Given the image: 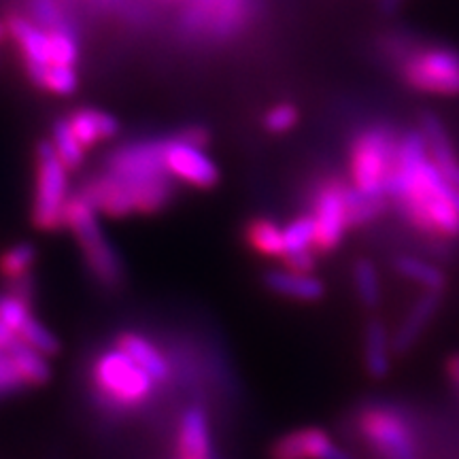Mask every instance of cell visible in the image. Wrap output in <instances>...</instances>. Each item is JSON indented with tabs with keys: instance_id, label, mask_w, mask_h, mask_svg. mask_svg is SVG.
Segmentation results:
<instances>
[{
	"instance_id": "1",
	"label": "cell",
	"mask_w": 459,
	"mask_h": 459,
	"mask_svg": "<svg viewBox=\"0 0 459 459\" xmlns=\"http://www.w3.org/2000/svg\"><path fill=\"white\" fill-rule=\"evenodd\" d=\"M381 49L398 65L402 82L409 88L434 96H459V49L419 43L400 32L387 34Z\"/></svg>"
},
{
	"instance_id": "2",
	"label": "cell",
	"mask_w": 459,
	"mask_h": 459,
	"mask_svg": "<svg viewBox=\"0 0 459 459\" xmlns=\"http://www.w3.org/2000/svg\"><path fill=\"white\" fill-rule=\"evenodd\" d=\"M175 192V179L169 175L153 179H128V177L100 172L83 186L82 196L111 220H124L130 215L160 213L170 203Z\"/></svg>"
},
{
	"instance_id": "3",
	"label": "cell",
	"mask_w": 459,
	"mask_h": 459,
	"mask_svg": "<svg viewBox=\"0 0 459 459\" xmlns=\"http://www.w3.org/2000/svg\"><path fill=\"white\" fill-rule=\"evenodd\" d=\"M90 381L102 404L115 411H134L147 404L158 385L117 344L91 361Z\"/></svg>"
},
{
	"instance_id": "4",
	"label": "cell",
	"mask_w": 459,
	"mask_h": 459,
	"mask_svg": "<svg viewBox=\"0 0 459 459\" xmlns=\"http://www.w3.org/2000/svg\"><path fill=\"white\" fill-rule=\"evenodd\" d=\"M99 215V211L82 194H77L68 200L65 226L71 230L74 240H77L91 277L105 287H117L122 283L124 266L119 254L107 237L105 228L100 226Z\"/></svg>"
},
{
	"instance_id": "5",
	"label": "cell",
	"mask_w": 459,
	"mask_h": 459,
	"mask_svg": "<svg viewBox=\"0 0 459 459\" xmlns=\"http://www.w3.org/2000/svg\"><path fill=\"white\" fill-rule=\"evenodd\" d=\"M398 143L394 128L385 124L370 126L355 136L349 153L355 189L370 196H387L385 187L398 160Z\"/></svg>"
},
{
	"instance_id": "6",
	"label": "cell",
	"mask_w": 459,
	"mask_h": 459,
	"mask_svg": "<svg viewBox=\"0 0 459 459\" xmlns=\"http://www.w3.org/2000/svg\"><path fill=\"white\" fill-rule=\"evenodd\" d=\"M68 194V169L57 158L51 141H39L37 175H34L32 223L43 232L65 228Z\"/></svg>"
},
{
	"instance_id": "7",
	"label": "cell",
	"mask_w": 459,
	"mask_h": 459,
	"mask_svg": "<svg viewBox=\"0 0 459 459\" xmlns=\"http://www.w3.org/2000/svg\"><path fill=\"white\" fill-rule=\"evenodd\" d=\"M344 189L347 186L341 179H328L315 194L311 215L315 221V249H317V254L334 251L349 230Z\"/></svg>"
},
{
	"instance_id": "8",
	"label": "cell",
	"mask_w": 459,
	"mask_h": 459,
	"mask_svg": "<svg viewBox=\"0 0 459 459\" xmlns=\"http://www.w3.org/2000/svg\"><path fill=\"white\" fill-rule=\"evenodd\" d=\"M359 429L385 459H417L409 426L389 409H366L359 415Z\"/></svg>"
},
{
	"instance_id": "9",
	"label": "cell",
	"mask_w": 459,
	"mask_h": 459,
	"mask_svg": "<svg viewBox=\"0 0 459 459\" xmlns=\"http://www.w3.org/2000/svg\"><path fill=\"white\" fill-rule=\"evenodd\" d=\"M164 164L175 181L196 189H211L220 183L217 164L204 153V149L187 145L175 136L164 143Z\"/></svg>"
},
{
	"instance_id": "10",
	"label": "cell",
	"mask_w": 459,
	"mask_h": 459,
	"mask_svg": "<svg viewBox=\"0 0 459 459\" xmlns=\"http://www.w3.org/2000/svg\"><path fill=\"white\" fill-rule=\"evenodd\" d=\"M166 141H141L115 149L107 160L108 172L128 179H152V177L169 175L164 164Z\"/></svg>"
},
{
	"instance_id": "11",
	"label": "cell",
	"mask_w": 459,
	"mask_h": 459,
	"mask_svg": "<svg viewBox=\"0 0 459 459\" xmlns=\"http://www.w3.org/2000/svg\"><path fill=\"white\" fill-rule=\"evenodd\" d=\"M271 459H353L321 428H302L281 436L271 449Z\"/></svg>"
},
{
	"instance_id": "12",
	"label": "cell",
	"mask_w": 459,
	"mask_h": 459,
	"mask_svg": "<svg viewBox=\"0 0 459 459\" xmlns=\"http://www.w3.org/2000/svg\"><path fill=\"white\" fill-rule=\"evenodd\" d=\"M175 459H217L211 421L204 409L189 406L181 412L175 432Z\"/></svg>"
},
{
	"instance_id": "13",
	"label": "cell",
	"mask_w": 459,
	"mask_h": 459,
	"mask_svg": "<svg viewBox=\"0 0 459 459\" xmlns=\"http://www.w3.org/2000/svg\"><path fill=\"white\" fill-rule=\"evenodd\" d=\"M9 37L15 39L17 48L24 57V66L30 82L43 68L49 66V30L34 24L24 15H9L7 20Z\"/></svg>"
},
{
	"instance_id": "14",
	"label": "cell",
	"mask_w": 459,
	"mask_h": 459,
	"mask_svg": "<svg viewBox=\"0 0 459 459\" xmlns=\"http://www.w3.org/2000/svg\"><path fill=\"white\" fill-rule=\"evenodd\" d=\"M440 300H443V291H426V294L417 298V302L411 307L409 315L402 319L400 328L394 336L392 344L395 353H406L412 349V344L421 338L423 330L428 328L429 321L438 313Z\"/></svg>"
},
{
	"instance_id": "15",
	"label": "cell",
	"mask_w": 459,
	"mask_h": 459,
	"mask_svg": "<svg viewBox=\"0 0 459 459\" xmlns=\"http://www.w3.org/2000/svg\"><path fill=\"white\" fill-rule=\"evenodd\" d=\"M421 132L428 141L432 162L438 166L440 172H443L446 183L459 192V162L455 158V152H453L451 139L449 134H446L443 122H440L434 113H423Z\"/></svg>"
},
{
	"instance_id": "16",
	"label": "cell",
	"mask_w": 459,
	"mask_h": 459,
	"mask_svg": "<svg viewBox=\"0 0 459 459\" xmlns=\"http://www.w3.org/2000/svg\"><path fill=\"white\" fill-rule=\"evenodd\" d=\"M264 285L273 294L290 298L298 302H315L325 294V285L315 277V274L294 273L290 268H279V271H268L264 274Z\"/></svg>"
},
{
	"instance_id": "17",
	"label": "cell",
	"mask_w": 459,
	"mask_h": 459,
	"mask_svg": "<svg viewBox=\"0 0 459 459\" xmlns=\"http://www.w3.org/2000/svg\"><path fill=\"white\" fill-rule=\"evenodd\" d=\"M122 351L134 359L143 370L156 383H166L170 377V364L164 358V353L153 344L149 338H145L139 332H122L115 341Z\"/></svg>"
},
{
	"instance_id": "18",
	"label": "cell",
	"mask_w": 459,
	"mask_h": 459,
	"mask_svg": "<svg viewBox=\"0 0 459 459\" xmlns=\"http://www.w3.org/2000/svg\"><path fill=\"white\" fill-rule=\"evenodd\" d=\"M66 119L83 149H90L119 134L117 119L111 113L99 111V108H77Z\"/></svg>"
},
{
	"instance_id": "19",
	"label": "cell",
	"mask_w": 459,
	"mask_h": 459,
	"mask_svg": "<svg viewBox=\"0 0 459 459\" xmlns=\"http://www.w3.org/2000/svg\"><path fill=\"white\" fill-rule=\"evenodd\" d=\"M394 344L389 342V332L383 321H370L364 336V364L372 378L381 381L392 368Z\"/></svg>"
},
{
	"instance_id": "20",
	"label": "cell",
	"mask_w": 459,
	"mask_h": 459,
	"mask_svg": "<svg viewBox=\"0 0 459 459\" xmlns=\"http://www.w3.org/2000/svg\"><path fill=\"white\" fill-rule=\"evenodd\" d=\"M245 240L255 254L264 257H283L285 255V238L283 228H279L273 220L257 217L251 220L245 228Z\"/></svg>"
},
{
	"instance_id": "21",
	"label": "cell",
	"mask_w": 459,
	"mask_h": 459,
	"mask_svg": "<svg viewBox=\"0 0 459 459\" xmlns=\"http://www.w3.org/2000/svg\"><path fill=\"white\" fill-rule=\"evenodd\" d=\"M9 358L13 359L17 372H20L22 381H24L26 387H34V385H43V383L49 381L51 377V368L48 355L39 353L37 349L28 347L26 342L17 341L13 347L7 349Z\"/></svg>"
},
{
	"instance_id": "22",
	"label": "cell",
	"mask_w": 459,
	"mask_h": 459,
	"mask_svg": "<svg viewBox=\"0 0 459 459\" xmlns=\"http://www.w3.org/2000/svg\"><path fill=\"white\" fill-rule=\"evenodd\" d=\"M344 203H347L349 228H355L375 221L385 211L387 196H370V194L359 192L353 186H347V189H344Z\"/></svg>"
},
{
	"instance_id": "23",
	"label": "cell",
	"mask_w": 459,
	"mask_h": 459,
	"mask_svg": "<svg viewBox=\"0 0 459 459\" xmlns=\"http://www.w3.org/2000/svg\"><path fill=\"white\" fill-rule=\"evenodd\" d=\"M37 262V247L32 243H15L0 254V277L7 283L30 277Z\"/></svg>"
},
{
	"instance_id": "24",
	"label": "cell",
	"mask_w": 459,
	"mask_h": 459,
	"mask_svg": "<svg viewBox=\"0 0 459 459\" xmlns=\"http://www.w3.org/2000/svg\"><path fill=\"white\" fill-rule=\"evenodd\" d=\"M51 145H54L57 158L62 160V164H65L68 170L82 169L85 160V149L82 143L77 141V136H74L68 119H57V122L51 126Z\"/></svg>"
},
{
	"instance_id": "25",
	"label": "cell",
	"mask_w": 459,
	"mask_h": 459,
	"mask_svg": "<svg viewBox=\"0 0 459 459\" xmlns=\"http://www.w3.org/2000/svg\"><path fill=\"white\" fill-rule=\"evenodd\" d=\"M395 271H398L402 277L411 279L412 283L421 285L426 291H443L446 285V277L440 268H436L428 262L417 260V257H398V260H395Z\"/></svg>"
},
{
	"instance_id": "26",
	"label": "cell",
	"mask_w": 459,
	"mask_h": 459,
	"mask_svg": "<svg viewBox=\"0 0 459 459\" xmlns=\"http://www.w3.org/2000/svg\"><path fill=\"white\" fill-rule=\"evenodd\" d=\"M353 283L358 291L359 302L366 308H375L381 302V279H378L377 266L370 260H358L353 266Z\"/></svg>"
},
{
	"instance_id": "27",
	"label": "cell",
	"mask_w": 459,
	"mask_h": 459,
	"mask_svg": "<svg viewBox=\"0 0 459 459\" xmlns=\"http://www.w3.org/2000/svg\"><path fill=\"white\" fill-rule=\"evenodd\" d=\"M283 238H285V255L300 254V251H317L315 249L313 215L308 213V215L296 217L290 226L283 228Z\"/></svg>"
},
{
	"instance_id": "28",
	"label": "cell",
	"mask_w": 459,
	"mask_h": 459,
	"mask_svg": "<svg viewBox=\"0 0 459 459\" xmlns=\"http://www.w3.org/2000/svg\"><path fill=\"white\" fill-rule=\"evenodd\" d=\"M30 302L28 298L15 294V291H3L0 294V321H3L7 328H11L15 334H20V330L24 328V324L32 317Z\"/></svg>"
},
{
	"instance_id": "29",
	"label": "cell",
	"mask_w": 459,
	"mask_h": 459,
	"mask_svg": "<svg viewBox=\"0 0 459 459\" xmlns=\"http://www.w3.org/2000/svg\"><path fill=\"white\" fill-rule=\"evenodd\" d=\"M32 83L51 91V94L68 96L77 90L79 79L74 66H48Z\"/></svg>"
},
{
	"instance_id": "30",
	"label": "cell",
	"mask_w": 459,
	"mask_h": 459,
	"mask_svg": "<svg viewBox=\"0 0 459 459\" xmlns=\"http://www.w3.org/2000/svg\"><path fill=\"white\" fill-rule=\"evenodd\" d=\"M17 338H20L22 342H26L28 347L37 349L39 353L48 355V358H51V355H56L57 351H60V341H57V338L51 334V330L45 328V325L37 317H34V315L26 321L24 328L20 330Z\"/></svg>"
},
{
	"instance_id": "31",
	"label": "cell",
	"mask_w": 459,
	"mask_h": 459,
	"mask_svg": "<svg viewBox=\"0 0 459 459\" xmlns=\"http://www.w3.org/2000/svg\"><path fill=\"white\" fill-rule=\"evenodd\" d=\"M49 66H74L79 49L68 28L49 30Z\"/></svg>"
},
{
	"instance_id": "32",
	"label": "cell",
	"mask_w": 459,
	"mask_h": 459,
	"mask_svg": "<svg viewBox=\"0 0 459 459\" xmlns=\"http://www.w3.org/2000/svg\"><path fill=\"white\" fill-rule=\"evenodd\" d=\"M300 119L298 115V108L290 102H283V105L273 107L271 111L264 115V128L273 134H283V132H290Z\"/></svg>"
},
{
	"instance_id": "33",
	"label": "cell",
	"mask_w": 459,
	"mask_h": 459,
	"mask_svg": "<svg viewBox=\"0 0 459 459\" xmlns=\"http://www.w3.org/2000/svg\"><path fill=\"white\" fill-rule=\"evenodd\" d=\"M24 381H22L20 372H17L13 359L9 358L7 351H0V398L3 395H11L20 389H24Z\"/></svg>"
},
{
	"instance_id": "34",
	"label": "cell",
	"mask_w": 459,
	"mask_h": 459,
	"mask_svg": "<svg viewBox=\"0 0 459 459\" xmlns=\"http://www.w3.org/2000/svg\"><path fill=\"white\" fill-rule=\"evenodd\" d=\"M317 251H300V254H291L285 255V268L294 273H302V274H313L315 268H317Z\"/></svg>"
},
{
	"instance_id": "35",
	"label": "cell",
	"mask_w": 459,
	"mask_h": 459,
	"mask_svg": "<svg viewBox=\"0 0 459 459\" xmlns=\"http://www.w3.org/2000/svg\"><path fill=\"white\" fill-rule=\"evenodd\" d=\"M175 139L187 143V145L204 149L206 145H209L211 134H209V130L204 128V126H189V128H183L181 132H177Z\"/></svg>"
},
{
	"instance_id": "36",
	"label": "cell",
	"mask_w": 459,
	"mask_h": 459,
	"mask_svg": "<svg viewBox=\"0 0 459 459\" xmlns=\"http://www.w3.org/2000/svg\"><path fill=\"white\" fill-rule=\"evenodd\" d=\"M446 372H449L451 381L459 387V355H453V358L446 361Z\"/></svg>"
},
{
	"instance_id": "37",
	"label": "cell",
	"mask_w": 459,
	"mask_h": 459,
	"mask_svg": "<svg viewBox=\"0 0 459 459\" xmlns=\"http://www.w3.org/2000/svg\"><path fill=\"white\" fill-rule=\"evenodd\" d=\"M400 4H402V0H381V11H383V13L392 15V13H395V11H398Z\"/></svg>"
},
{
	"instance_id": "38",
	"label": "cell",
	"mask_w": 459,
	"mask_h": 459,
	"mask_svg": "<svg viewBox=\"0 0 459 459\" xmlns=\"http://www.w3.org/2000/svg\"><path fill=\"white\" fill-rule=\"evenodd\" d=\"M9 37V28H7V22H0V43L4 41V39Z\"/></svg>"
}]
</instances>
